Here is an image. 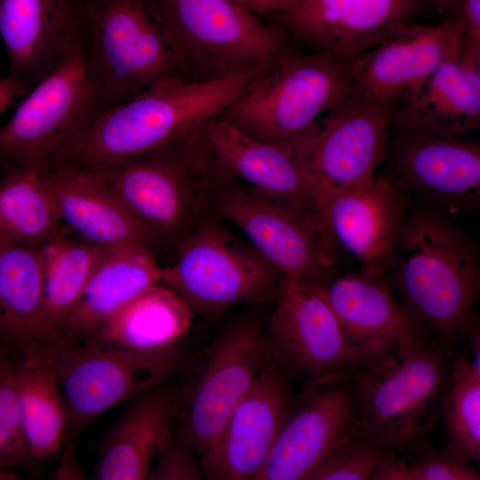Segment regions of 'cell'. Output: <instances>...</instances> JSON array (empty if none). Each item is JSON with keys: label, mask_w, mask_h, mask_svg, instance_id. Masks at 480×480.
<instances>
[{"label": "cell", "mask_w": 480, "mask_h": 480, "mask_svg": "<svg viewBox=\"0 0 480 480\" xmlns=\"http://www.w3.org/2000/svg\"><path fill=\"white\" fill-rule=\"evenodd\" d=\"M386 278L417 324L450 348L479 324L477 247L441 212L408 214Z\"/></svg>", "instance_id": "6da1fadb"}, {"label": "cell", "mask_w": 480, "mask_h": 480, "mask_svg": "<svg viewBox=\"0 0 480 480\" xmlns=\"http://www.w3.org/2000/svg\"><path fill=\"white\" fill-rule=\"evenodd\" d=\"M264 71L188 81L160 80L99 114L60 152L52 167L102 169L161 148L219 115Z\"/></svg>", "instance_id": "7a4b0ae2"}, {"label": "cell", "mask_w": 480, "mask_h": 480, "mask_svg": "<svg viewBox=\"0 0 480 480\" xmlns=\"http://www.w3.org/2000/svg\"><path fill=\"white\" fill-rule=\"evenodd\" d=\"M204 124L161 148L94 170L151 240L177 247L203 219L215 214L217 195L233 179L215 160Z\"/></svg>", "instance_id": "3957f363"}, {"label": "cell", "mask_w": 480, "mask_h": 480, "mask_svg": "<svg viewBox=\"0 0 480 480\" xmlns=\"http://www.w3.org/2000/svg\"><path fill=\"white\" fill-rule=\"evenodd\" d=\"M78 52L99 114L160 80L185 78L157 0H83Z\"/></svg>", "instance_id": "277c9868"}, {"label": "cell", "mask_w": 480, "mask_h": 480, "mask_svg": "<svg viewBox=\"0 0 480 480\" xmlns=\"http://www.w3.org/2000/svg\"><path fill=\"white\" fill-rule=\"evenodd\" d=\"M185 78L268 72L298 55L292 36L229 0H157Z\"/></svg>", "instance_id": "5b68a950"}, {"label": "cell", "mask_w": 480, "mask_h": 480, "mask_svg": "<svg viewBox=\"0 0 480 480\" xmlns=\"http://www.w3.org/2000/svg\"><path fill=\"white\" fill-rule=\"evenodd\" d=\"M452 348L426 334L396 356L362 366L351 378L360 430L400 452L440 420L452 373Z\"/></svg>", "instance_id": "8992f818"}, {"label": "cell", "mask_w": 480, "mask_h": 480, "mask_svg": "<svg viewBox=\"0 0 480 480\" xmlns=\"http://www.w3.org/2000/svg\"><path fill=\"white\" fill-rule=\"evenodd\" d=\"M219 218L203 219L178 244L175 260L163 268L160 283L194 316L212 317L235 305L276 300L284 282L274 265Z\"/></svg>", "instance_id": "52a82bcc"}, {"label": "cell", "mask_w": 480, "mask_h": 480, "mask_svg": "<svg viewBox=\"0 0 480 480\" xmlns=\"http://www.w3.org/2000/svg\"><path fill=\"white\" fill-rule=\"evenodd\" d=\"M352 62L325 51L291 57L254 78L217 116L260 140H292L351 96Z\"/></svg>", "instance_id": "ba28073f"}, {"label": "cell", "mask_w": 480, "mask_h": 480, "mask_svg": "<svg viewBox=\"0 0 480 480\" xmlns=\"http://www.w3.org/2000/svg\"><path fill=\"white\" fill-rule=\"evenodd\" d=\"M269 358L264 329L253 318L223 327L177 392L174 430L199 460Z\"/></svg>", "instance_id": "9c48e42d"}, {"label": "cell", "mask_w": 480, "mask_h": 480, "mask_svg": "<svg viewBox=\"0 0 480 480\" xmlns=\"http://www.w3.org/2000/svg\"><path fill=\"white\" fill-rule=\"evenodd\" d=\"M264 334L270 359L305 387L349 379L364 365L320 285L284 279Z\"/></svg>", "instance_id": "30bf717a"}, {"label": "cell", "mask_w": 480, "mask_h": 480, "mask_svg": "<svg viewBox=\"0 0 480 480\" xmlns=\"http://www.w3.org/2000/svg\"><path fill=\"white\" fill-rule=\"evenodd\" d=\"M99 113L77 52L28 91L0 128V158L14 168L47 170Z\"/></svg>", "instance_id": "8fae6325"}, {"label": "cell", "mask_w": 480, "mask_h": 480, "mask_svg": "<svg viewBox=\"0 0 480 480\" xmlns=\"http://www.w3.org/2000/svg\"><path fill=\"white\" fill-rule=\"evenodd\" d=\"M61 385L68 432L80 431L115 405L156 387L177 368L178 350L138 355L92 342H46Z\"/></svg>", "instance_id": "7c38bea8"}, {"label": "cell", "mask_w": 480, "mask_h": 480, "mask_svg": "<svg viewBox=\"0 0 480 480\" xmlns=\"http://www.w3.org/2000/svg\"><path fill=\"white\" fill-rule=\"evenodd\" d=\"M214 212L237 226L285 280L322 285L333 276L336 254L316 220L236 179L219 191Z\"/></svg>", "instance_id": "4fadbf2b"}, {"label": "cell", "mask_w": 480, "mask_h": 480, "mask_svg": "<svg viewBox=\"0 0 480 480\" xmlns=\"http://www.w3.org/2000/svg\"><path fill=\"white\" fill-rule=\"evenodd\" d=\"M208 146L222 170L273 202L317 220L320 191L306 151V133L272 143L213 116L204 124Z\"/></svg>", "instance_id": "5bb4252c"}, {"label": "cell", "mask_w": 480, "mask_h": 480, "mask_svg": "<svg viewBox=\"0 0 480 480\" xmlns=\"http://www.w3.org/2000/svg\"><path fill=\"white\" fill-rule=\"evenodd\" d=\"M407 216L403 196L387 177L324 194L318 202V223L335 254L342 252L376 275H386Z\"/></svg>", "instance_id": "9a60e30c"}, {"label": "cell", "mask_w": 480, "mask_h": 480, "mask_svg": "<svg viewBox=\"0 0 480 480\" xmlns=\"http://www.w3.org/2000/svg\"><path fill=\"white\" fill-rule=\"evenodd\" d=\"M393 109L391 104L349 96L315 123L307 156L320 196L375 176L388 156Z\"/></svg>", "instance_id": "2e32d148"}, {"label": "cell", "mask_w": 480, "mask_h": 480, "mask_svg": "<svg viewBox=\"0 0 480 480\" xmlns=\"http://www.w3.org/2000/svg\"><path fill=\"white\" fill-rule=\"evenodd\" d=\"M466 48L456 19L435 25L407 23L353 60L351 96L395 106Z\"/></svg>", "instance_id": "e0dca14e"}, {"label": "cell", "mask_w": 480, "mask_h": 480, "mask_svg": "<svg viewBox=\"0 0 480 480\" xmlns=\"http://www.w3.org/2000/svg\"><path fill=\"white\" fill-rule=\"evenodd\" d=\"M293 399L288 377L269 357L200 459L204 477L258 480Z\"/></svg>", "instance_id": "ac0fdd59"}, {"label": "cell", "mask_w": 480, "mask_h": 480, "mask_svg": "<svg viewBox=\"0 0 480 480\" xmlns=\"http://www.w3.org/2000/svg\"><path fill=\"white\" fill-rule=\"evenodd\" d=\"M351 378L305 387L294 397L258 480H308L326 456L357 428L358 411Z\"/></svg>", "instance_id": "d6986e66"}, {"label": "cell", "mask_w": 480, "mask_h": 480, "mask_svg": "<svg viewBox=\"0 0 480 480\" xmlns=\"http://www.w3.org/2000/svg\"><path fill=\"white\" fill-rule=\"evenodd\" d=\"M388 178L448 212L475 208L480 199V146L464 137L396 129L388 140Z\"/></svg>", "instance_id": "ffe728a7"}, {"label": "cell", "mask_w": 480, "mask_h": 480, "mask_svg": "<svg viewBox=\"0 0 480 480\" xmlns=\"http://www.w3.org/2000/svg\"><path fill=\"white\" fill-rule=\"evenodd\" d=\"M427 8L426 0H298L271 16L292 37L354 60Z\"/></svg>", "instance_id": "44dd1931"}, {"label": "cell", "mask_w": 480, "mask_h": 480, "mask_svg": "<svg viewBox=\"0 0 480 480\" xmlns=\"http://www.w3.org/2000/svg\"><path fill=\"white\" fill-rule=\"evenodd\" d=\"M83 0H0L9 76L26 92L79 48Z\"/></svg>", "instance_id": "7402d4cb"}, {"label": "cell", "mask_w": 480, "mask_h": 480, "mask_svg": "<svg viewBox=\"0 0 480 480\" xmlns=\"http://www.w3.org/2000/svg\"><path fill=\"white\" fill-rule=\"evenodd\" d=\"M320 287L364 365L386 362L427 334L400 303L386 275L359 269L333 276Z\"/></svg>", "instance_id": "603a6c76"}, {"label": "cell", "mask_w": 480, "mask_h": 480, "mask_svg": "<svg viewBox=\"0 0 480 480\" xmlns=\"http://www.w3.org/2000/svg\"><path fill=\"white\" fill-rule=\"evenodd\" d=\"M396 129L464 137L480 128V52L468 48L394 106Z\"/></svg>", "instance_id": "cb8c5ba5"}, {"label": "cell", "mask_w": 480, "mask_h": 480, "mask_svg": "<svg viewBox=\"0 0 480 480\" xmlns=\"http://www.w3.org/2000/svg\"><path fill=\"white\" fill-rule=\"evenodd\" d=\"M43 175L61 224L77 238L106 248L151 241L96 171L57 165Z\"/></svg>", "instance_id": "d4e9b609"}, {"label": "cell", "mask_w": 480, "mask_h": 480, "mask_svg": "<svg viewBox=\"0 0 480 480\" xmlns=\"http://www.w3.org/2000/svg\"><path fill=\"white\" fill-rule=\"evenodd\" d=\"M162 271L147 244L108 248L52 340L76 343L89 340L118 308L160 283Z\"/></svg>", "instance_id": "484cf974"}, {"label": "cell", "mask_w": 480, "mask_h": 480, "mask_svg": "<svg viewBox=\"0 0 480 480\" xmlns=\"http://www.w3.org/2000/svg\"><path fill=\"white\" fill-rule=\"evenodd\" d=\"M177 391L160 384L133 397L111 426L101 445L92 479H148L170 436Z\"/></svg>", "instance_id": "4316f807"}, {"label": "cell", "mask_w": 480, "mask_h": 480, "mask_svg": "<svg viewBox=\"0 0 480 480\" xmlns=\"http://www.w3.org/2000/svg\"><path fill=\"white\" fill-rule=\"evenodd\" d=\"M193 317L180 297L157 283L118 308L87 341L131 354H164L178 350Z\"/></svg>", "instance_id": "83f0119b"}, {"label": "cell", "mask_w": 480, "mask_h": 480, "mask_svg": "<svg viewBox=\"0 0 480 480\" xmlns=\"http://www.w3.org/2000/svg\"><path fill=\"white\" fill-rule=\"evenodd\" d=\"M19 393L22 430L34 462L57 454L68 428V412L46 342L21 352Z\"/></svg>", "instance_id": "f1b7e54d"}, {"label": "cell", "mask_w": 480, "mask_h": 480, "mask_svg": "<svg viewBox=\"0 0 480 480\" xmlns=\"http://www.w3.org/2000/svg\"><path fill=\"white\" fill-rule=\"evenodd\" d=\"M39 246L0 243V337L16 352L49 341Z\"/></svg>", "instance_id": "f546056e"}, {"label": "cell", "mask_w": 480, "mask_h": 480, "mask_svg": "<svg viewBox=\"0 0 480 480\" xmlns=\"http://www.w3.org/2000/svg\"><path fill=\"white\" fill-rule=\"evenodd\" d=\"M39 248L43 317L50 341L108 248L69 237L64 232Z\"/></svg>", "instance_id": "4dcf8cb0"}, {"label": "cell", "mask_w": 480, "mask_h": 480, "mask_svg": "<svg viewBox=\"0 0 480 480\" xmlns=\"http://www.w3.org/2000/svg\"><path fill=\"white\" fill-rule=\"evenodd\" d=\"M61 225L43 171L16 167L0 180V243L39 246Z\"/></svg>", "instance_id": "1f68e13d"}, {"label": "cell", "mask_w": 480, "mask_h": 480, "mask_svg": "<svg viewBox=\"0 0 480 480\" xmlns=\"http://www.w3.org/2000/svg\"><path fill=\"white\" fill-rule=\"evenodd\" d=\"M440 419L445 436L444 449L459 461L479 462L480 373L467 356L452 360Z\"/></svg>", "instance_id": "d6a6232c"}, {"label": "cell", "mask_w": 480, "mask_h": 480, "mask_svg": "<svg viewBox=\"0 0 480 480\" xmlns=\"http://www.w3.org/2000/svg\"><path fill=\"white\" fill-rule=\"evenodd\" d=\"M400 451L359 428L348 435L310 474L308 480H374Z\"/></svg>", "instance_id": "836d02e7"}, {"label": "cell", "mask_w": 480, "mask_h": 480, "mask_svg": "<svg viewBox=\"0 0 480 480\" xmlns=\"http://www.w3.org/2000/svg\"><path fill=\"white\" fill-rule=\"evenodd\" d=\"M21 352H12L0 360V468H30V456L22 430L19 370Z\"/></svg>", "instance_id": "e575fe53"}, {"label": "cell", "mask_w": 480, "mask_h": 480, "mask_svg": "<svg viewBox=\"0 0 480 480\" xmlns=\"http://www.w3.org/2000/svg\"><path fill=\"white\" fill-rule=\"evenodd\" d=\"M404 449L413 453L412 458H407L399 452L382 467L374 480L480 479L478 471L472 464L459 461L444 448L436 449L425 437Z\"/></svg>", "instance_id": "d590c367"}, {"label": "cell", "mask_w": 480, "mask_h": 480, "mask_svg": "<svg viewBox=\"0 0 480 480\" xmlns=\"http://www.w3.org/2000/svg\"><path fill=\"white\" fill-rule=\"evenodd\" d=\"M204 478L200 460L192 446L172 429L157 454L148 480H200Z\"/></svg>", "instance_id": "8d00e7d4"}, {"label": "cell", "mask_w": 480, "mask_h": 480, "mask_svg": "<svg viewBox=\"0 0 480 480\" xmlns=\"http://www.w3.org/2000/svg\"><path fill=\"white\" fill-rule=\"evenodd\" d=\"M453 19L463 31L467 48L480 52V0H458Z\"/></svg>", "instance_id": "74e56055"}, {"label": "cell", "mask_w": 480, "mask_h": 480, "mask_svg": "<svg viewBox=\"0 0 480 480\" xmlns=\"http://www.w3.org/2000/svg\"><path fill=\"white\" fill-rule=\"evenodd\" d=\"M254 14H277L289 11L298 0H229Z\"/></svg>", "instance_id": "f35d334b"}, {"label": "cell", "mask_w": 480, "mask_h": 480, "mask_svg": "<svg viewBox=\"0 0 480 480\" xmlns=\"http://www.w3.org/2000/svg\"><path fill=\"white\" fill-rule=\"evenodd\" d=\"M49 478L53 480H82L87 478L82 466L74 455L73 448L66 452L61 461L50 472Z\"/></svg>", "instance_id": "ab89813d"}, {"label": "cell", "mask_w": 480, "mask_h": 480, "mask_svg": "<svg viewBox=\"0 0 480 480\" xmlns=\"http://www.w3.org/2000/svg\"><path fill=\"white\" fill-rule=\"evenodd\" d=\"M25 92L24 87L10 76L0 77V116L18 96Z\"/></svg>", "instance_id": "60d3db41"}, {"label": "cell", "mask_w": 480, "mask_h": 480, "mask_svg": "<svg viewBox=\"0 0 480 480\" xmlns=\"http://www.w3.org/2000/svg\"><path fill=\"white\" fill-rule=\"evenodd\" d=\"M465 340H468L470 357H468L475 370L480 373V331L479 324L473 326L468 332Z\"/></svg>", "instance_id": "b9f144b4"}, {"label": "cell", "mask_w": 480, "mask_h": 480, "mask_svg": "<svg viewBox=\"0 0 480 480\" xmlns=\"http://www.w3.org/2000/svg\"><path fill=\"white\" fill-rule=\"evenodd\" d=\"M458 0H426L428 7L435 12L453 19Z\"/></svg>", "instance_id": "7bdbcfd3"}, {"label": "cell", "mask_w": 480, "mask_h": 480, "mask_svg": "<svg viewBox=\"0 0 480 480\" xmlns=\"http://www.w3.org/2000/svg\"><path fill=\"white\" fill-rule=\"evenodd\" d=\"M17 478L16 471L0 468V480H15Z\"/></svg>", "instance_id": "ee69618b"}, {"label": "cell", "mask_w": 480, "mask_h": 480, "mask_svg": "<svg viewBox=\"0 0 480 480\" xmlns=\"http://www.w3.org/2000/svg\"><path fill=\"white\" fill-rule=\"evenodd\" d=\"M15 352L12 350L0 337V360L6 355Z\"/></svg>", "instance_id": "f6af8a7d"}]
</instances>
